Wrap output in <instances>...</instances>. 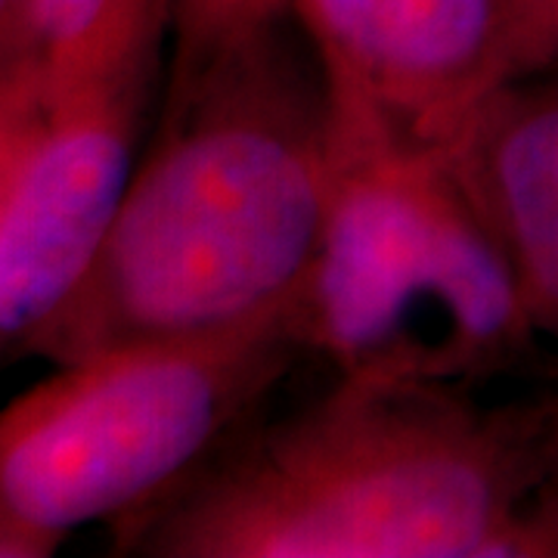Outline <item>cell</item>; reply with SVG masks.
<instances>
[{"instance_id":"8992f818","label":"cell","mask_w":558,"mask_h":558,"mask_svg":"<svg viewBox=\"0 0 558 558\" xmlns=\"http://www.w3.org/2000/svg\"><path fill=\"white\" fill-rule=\"evenodd\" d=\"M344 131L440 153L512 78L506 0H289Z\"/></svg>"},{"instance_id":"9c48e42d","label":"cell","mask_w":558,"mask_h":558,"mask_svg":"<svg viewBox=\"0 0 558 558\" xmlns=\"http://www.w3.org/2000/svg\"><path fill=\"white\" fill-rule=\"evenodd\" d=\"M512 28V78L558 65V0H506Z\"/></svg>"},{"instance_id":"5b68a950","label":"cell","mask_w":558,"mask_h":558,"mask_svg":"<svg viewBox=\"0 0 558 558\" xmlns=\"http://www.w3.org/2000/svg\"><path fill=\"white\" fill-rule=\"evenodd\" d=\"M153 81L146 62L44 102L0 196V354L25 351L90 274L137 168Z\"/></svg>"},{"instance_id":"7c38bea8","label":"cell","mask_w":558,"mask_h":558,"mask_svg":"<svg viewBox=\"0 0 558 558\" xmlns=\"http://www.w3.org/2000/svg\"><path fill=\"white\" fill-rule=\"evenodd\" d=\"M282 10H292L289 0H174L171 22L178 38H186V35H202L260 16H274Z\"/></svg>"},{"instance_id":"8fae6325","label":"cell","mask_w":558,"mask_h":558,"mask_svg":"<svg viewBox=\"0 0 558 558\" xmlns=\"http://www.w3.org/2000/svg\"><path fill=\"white\" fill-rule=\"evenodd\" d=\"M40 116H44V100H40L38 78L25 81L22 87L0 97V196L13 178V168L32 131L38 128Z\"/></svg>"},{"instance_id":"4fadbf2b","label":"cell","mask_w":558,"mask_h":558,"mask_svg":"<svg viewBox=\"0 0 558 558\" xmlns=\"http://www.w3.org/2000/svg\"><path fill=\"white\" fill-rule=\"evenodd\" d=\"M0 558H16V556H13V549H10V546H7L3 539H0Z\"/></svg>"},{"instance_id":"ba28073f","label":"cell","mask_w":558,"mask_h":558,"mask_svg":"<svg viewBox=\"0 0 558 558\" xmlns=\"http://www.w3.org/2000/svg\"><path fill=\"white\" fill-rule=\"evenodd\" d=\"M174 0H32L40 100L57 102L159 60Z\"/></svg>"},{"instance_id":"30bf717a","label":"cell","mask_w":558,"mask_h":558,"mask_svg":"<svg viewBox=\"0 0 558 558\" xmlns=\"http://www.w3.org/2000/svg\"><path fill=\"white\" fill-rule=\"evenodd\" d=\"M35 78L32 0H0V97Z\"/></svg>"},{"instance_id":"52a82bcc","label":"cell","mask_w":558,"mask_h":558,"mask_svg":"<svg viewBox=\"0 0 558 558\" xmlns=\"http://www.w3.org/2000/svg\"><path fill=\"white\" fill-rule=\"evenodd\" d=\"M440 156L509 258L558 354V65L502 81Z\"/></svg>"},{"instance_id":"3957f363","label":"cell","mask_w":558,"mask_h":558,"mask_svg":"<svg viewBox=\"0 0 558 558\" xmlns=\"http://www.w3.org/2000/svg\"><path fill=\"white\" fill-rule=\"evenodd\" d=\"M317 258L292 314L332 379L484 391L546 348L499 242L440 153L341 128Z\"/></svg>"},{"instance_id":"7a4b0ae2","label":"cell","mask_w":558,"mask_h":558,"mask_svg":"<svg viewBox=\"0 0 558 558\" xmlns=\"http://www.w3.org/2000/svg\"><path fill=\"white\" fill-rule=\"evenodd\" d=\"M558 475V381L484 400L332 379L307 407L255 416L190 478L116 524L119 556L494 558Z\"/></svg>"},{"instance_id":"277c9868","label":"cell","mask_w":558,"mask_h":558,"mask_svg":"<svg viewBox=\"0 0 558 558\" xmlns=\"http://www.w3.org/2000/svg\"><path fill=\"white\" fill-rule=\"evenodd\" d=\"M301 354L292 326H267L60 363L0 407V539L47 558L78 527L156 506L260 416Z\"/></svg>"},{"instance_id":"6da1fadb","label":"cell","mask_w":558,"mask_h":558,"mask_svg":"<svg viewBox=\"0 0 558 558\" xmlns=\"http://www.w3.org/2000/svg\"><path fill=\"white\" fill-rule=\"evenodd\" d=\"M341 146L332 87L292 10L174 38L159 124L116 223L25 351L60 366L137 341L292 326Z\"/></svg>"}]
</instances>
